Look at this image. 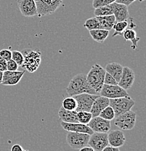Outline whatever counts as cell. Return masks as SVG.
Wrapping results in <instances>:
<instances>
[{"instance_id":"cell-1","label":"cell","mask_w":146,"mask_h":151,"mask_svg":"<svg viewBox=\"0 0 146 151\" xmlns=\"http://www.w3.org/2000/svg\"><path fill=\"white\" fill-rule=\"evenodd\" d=\"M82 93L99 95L87 83V75L78 73L74 76L69 82L66 89V94L69 97H73Z\"/></svg>"},{"instance_id":"cell-13","label":"cell","mask_w":146,"mask_h":151,"mask_svg":"<svg viewBox=\"0 0 146 151\" xmlns=\"http://www.w3.org/2000/svg\"><path fill=\"white\" fill-rule=\"evenodd\" d=\"M135 79V75L134 71L130 68L125 66L123 67L122 76L118 82V85L125 90H128L132 87Z\"/></svg>"},{"instance_id":"cell-19","label":"cell","mask_w":146,"mask_h":151,"mask_svg":"<svg viewBox=\"0 0 146 151\" xmlns=\"http://www.w3.org/2000/svg\"><path fill=\"white\" fill-rule=\"evenodd\" d=\"M58 116L61 122L65 123H78L77 112L76 111H67L63 107L60 108Z\"/></svg>"},{"instance_id":"cell-2","label":"cell","mask_w":146,"mask_h":151,"mask_svg":"<svg viewBox=\"0 0 146 151\" xmlns=\"http://www.w3.org/2000/svg\"><path fill=\"white\" fill-rule=\"evenodd\" d=\"M105 74V68L99 64H95L92 66L87 75V83L98 94L104 84Z\"/></svg>"},{"instance_id":"cell-31","label":"cell","mask_w":146,"mask_h":151,"mask_svg":"<svg viewBox=\"0 0 146 151\" xmlns=\"http://www.w3.org/2000/svg\"><path fill=\"white\" fill-rule=\"evenodd\" d=\"M116 0H93L92 1V7L94 8H97L103 6H107L112 3L115 2Z\"/></svg>"},{"instance_id":"cell-30","label":"cell","mask_w":146,"mask_h":151,"mask_svg":"<svg viewBox=\"0 0 146 151\" xmlns=\"http://www.w3.org/2000/svg\"><path fill=\"white\" fill-rule=\"evenodd\" d=\"M12 60L15 61L18 66H21L23 63V55L21 52L14 50L12 52Z\"/></svg>"},{"instance_id":"cell-26","label":"cell","mask_w":146,"mask_h":151,"mask_svg":"<svg viewBox=\"0 0 146 151\" xmlns=\"http://www.w3.org/2000/svg\"><path fill=\"white\" fill-rule=\"evenodd\" d=\"M84 27L89 30V31L92 30L100 29V24L96 17H92L86 20L84 24Z\"/></svg>"},{"instance_id":"cell-42","label":"cell","mask_w":146,"mask_h":151,"mask_svg":"<svg viewBox=\"0 0 146 151\" xmlns=\"http://www.w3.org/2000/svg\"><path fill=\"white\" fill-rule=\"evenodd\" d=\"M131 1H132L133 2H134V1H136V0H131ZM139 1H144V0H139Z\"/></svg>"},{"instance_id":"cell-25","label":"cell","mask_w":146,"mask_h":151,"mask_svg":"<svg viewBox=\"0 0 146 151\" xmlns=\"http://www.w3.org/2000/svg\"><path fill=\"white\" fill-rule=\"evenodd\" d=\"M95 15L96 17L100 16H107V15H113L112 8H111V4L107 6H103V7H97L95 9Z\"/></svg>"},{"instance_id":"cell-5","label":"cell","mask_w":146,"mask_h":151,"mask_svg":"<svg viewBox=\"0 0 146 151\" xmlns=\"http://www.w3.org/2000/svg\"><path fill=\"white\" fill-rule=\"evenodd\" d=\"M134 101L130 97H120L117 99H110V106L113 108L115 118L119 115L131 111L132 108L134 105Z\"/></svg>"},{"instance_id":"cell-11","label":"cell","mask_w":146,"mask_h":151,"mask_svg":"<svg viewBox=\"0 0 146 151\" xmlns=\"http://www.w3.org/2000/svg\"><path fill=\"white\" fill-rule=\"evenodd\" d=\"M87 125L93 132L108 133L111 130V122L106 120L100 116L92 117Z\"/></svg>"},{"instance_id":"cell-18","label":"cell","mask_w":146,"mask_h":151,"mask_svg":"<svg viewBox=\"0 0 146 151\" xmlns=\"http://www.w3.org/2000/svg\"><path fill=\"white\" fill-rule=\"evenodd\" d=\"M105 70L106 73H109L117 82H119L123 71V66L118 63H111L106 65Z\"/></svg>"},{"instance_id":"cell-8","label":"cell","mask_w":146,"mask_h":151,"mask_svg":"<svg viewBox=\"0 0 146 151\" xmlns=\"http://www.w3.org/2000/svg\"><path fill=\"white\" fill-rule=\"evenodd\" d=\"M99 95L107 97L108 99H117L120 97H128L129 94L119 85L103 84Z\"/></svg>"},{"instance_id":"cell-27","label":"cell","mask_w":146,"mask_h":151,"mask_svg":"<svg viewBox=\"0 0 146 151\" xmlns=\"http://www.w3.org/2000/svg\"><path fill=\"white\" fill-rule=\"evenodd\" d=\"M92 119V116L90 112L87 111H79L77 112V120L78 123L83 124H88V123Z\"/></svg>"},{"instance_id":"cell-44","label":"cell","mask_w":146,"mask_h":151,"mask_svg":"<svg viewBox=\"0 0 146 151\" xmlns=\"http://www.w3.org/2000/svg\"><path fill=\"white\" fill-rule=\"evenodd\" d=\"M34 1H35V2H36V1H37V0H34Z\"/></svg>"},{"instance_id":"cell-10","label":"cell","mask_w":146,"mask_h":151,"mask_svg":"<svg viewBox=\"0 0 146 151\" xmlns=\"http://www.w3.org/2000/svg\"><path fill=\"white\" fill-rule=\"evenodd\" d=\"M88 145L92 147L95 151H102L108 145V133L93 132L90 135Z\"/></svg>"},{"instance_id":"cell-33","label":"cell","mask_w":146,"mask_h":151,"mask_svg":"<svg viewBox=\"0 0 146 151\" xmlns=\"http://www.w3.org/2000/svg\"><path fill=\"white\" fill-rule=\"evenodd\" d=\"M104 84L107 85H117L118 82L114 79V78L113 76H111L109 73H106L105 74V78H104Z\"/></svg>"},{"instance_id":"cell-37","label":"cell","mask_w":146,"mask_h":151,"mask_svg":"<svg viewBox=\"0 0 146 151\" xmlns=\"http://www.w3.org/2000/svg\"><path fill=\"white\" fill-rule=\"evenodd\" d=\"M115 2L119 3V4H124V5H126L128 7V6H129L130 4H132L133 1H131V0H116Z\"/></svg>"},{"instance_id":"cell-7","label":"cell","mask_w":146,"mask_h":151,"mask_svg":"<svg viewBox=\"0 0 146 151\" xmlns=\"http://www.w3.org/2000/svg\"><path fill=\"white\" fill-rule=\"evenodd\" d=\"M136 113L132 111L119 115L115 118L114 124L122 130H132L134 127L136 123Z\"/></svg>"},{"instance_id":"cell-21","label":"cell","mask_w":146,"mask_h":151,"mask_svg":"<svg viewBox=\"0 0 146 151\" xmlns=\"http://www.w3.org/2000/svg\"><path fill=\"white\" fill-rule=\"evenodd\" d=\"M122 37L126 41H130L132 42V50H136L137 47V43L140 40V38L137 37V33L132 28L126 29L123 32Z\"/></svg>"},{"instance_id":"cell-20","label":"cell","mask_w":146,"mask_h":151,"mask_svg":"<svg viewBox=\"0 0 146 151\" xmlns=\"http://www.w3.org/2000/svg\"><path fill=\"white\" fill-rule=\"evenodd\" d=\"M96 17V16H95ZM100 24V29H105L110 31L114 27L116 23L115 17L114 15H107V16L96 17Z\"/></svg>"},{"instance_id":"cell-17","label":"cell","mask_w":146,"mask_h":151,"mask_svg":"<svg viewBox=\"0 0 146 151\" xmlns=\"http://www.w3.org/2000/svg\"><path fill=\"white\" fill-rule=\"evenodd\" d=\"M109 105L110 99L99 95L98 97L95 99V100L94 101L89 112L92 114V117L99 116L101 111L104 110L106 107L109 106Z\"/></svg>"},{"instance_id":"cell-32","label":"cell","mask_w":146,"mask_h":151,"mask_svg":"<svg viewBox=\"0 0 146 151\" xmlns=\"http://www.w3.org/2000/svg\"><path fill=\"white\" fill-rule=\"evenodd\" d=\"M24 70H22V71H10V70H4L3 72V79H2V83L6 81L7 80H8L9 78H12V76H17V75H19L20 73H22Z\"/></svg>"},{"instance_id":"cell-38","label":"cell","mask_w":146,"mask_h":151,"mask_svg":"<svg viewBox=\"0 0 146 151\" xmlns=\"http://www.w3.org/2000/svg\"><path fill=\"white\" fill-rule=\"evenodd\" d=\"M10 150L11 151H23L24 150V149H23V147H22L21 145H20L15 144L12 146Z\"/></svg>"},{"instance_id":"cell-16","label":"cell","mask_w":146,"mask_h":151,"mask_svg":"<svg viewBox=\"0 0 146 151\" xmlns=\"http://www.w3.org/2000/svg\"><path fill=\"white\" fill-rule=\"evenodd\" d=\"M108 145L119 148L124 145L126 138L123 132L120 130H112L108 132Z\"/></svg>"},{"instance_id":"cell-43","label":"cell","mask_w":146,"mask_h":151,"mask_svg":"<svg viewBox=\"0 0 146 151\" xmlns=\"http://www.w3.org/2000/svg\"><path fill=\"white\" fill-rule=\"evenodd\" d=\"M23 151H29V150H24Z\"/></svg>"},{"instance_id":"cell-36","label":"cell","mask_w":146,"mask_h":151,"mask_svg":"<svg viewBox=\"0 0 146 151\" xmlns=\"http://www.w3.org/2000/svg\"><path fill=\"white\" fill-rule=\"evenodd\" d=\"M7 70V61L0 56V71L4 72Z\"/></svg>"},{"instance_id":"cell-34","label":"cell","mask_w":146,"mask_h":151,"mask_svg":"<svg viewBox=\"0 0 146 151\" xmlns=\"http://www.w3.org/2000/svg\"><path fill=\"white\" fill-rule=\"evenodd\" d=\"M0 56L3 59L5 60L6 61L10 60L12 59V51H10V50H7V49L1 50L0 51Z\"/></svg>"},{"instance_id":"cell-40","label":"cell","mask_w":146,"mask_h":151,"mask_svg":"<svg viewBox=\"0 0 146 151\" xmlns=\"http://www.w3.org/2000/svg\"><path fill=\"white\" fill-rule=\"evenodd\" d=\"M79 151H95V150H94V149L92 148V147H91L90 146L87 145V146H85V147H82V148L80 149Z\"/></svg>"},{"instance_id":"cell-29","label":"cell","mask_w":146,"mask_h":151,"mask_svg":"<svg viewBox=\"0 0 146 151\" xmlns=\"http://www.w3.org/2000/svg\"><path fill=\"white\" fill-rule=\"evenodd\" d=\"M24 73H25V70L23 72V73H20V74L14 76H12V78H9L8 80H7V81H4V82L1 83V84L3 85H7V86H14V85L18 84V83L20 82V80H21V78H23Z\"/></svg>"},{"instance_id":"cell-3","label":"cell","mask_w":146,"mask_h":151,"mask_svg":"<svg viewBox=\"0 0 146 151\" xmlns=\"http://www.w3.org/2000/svg\"><path fill=\"white\" fill-rule=\"evenodd\" d=\"M23 63L21 67L29 73H34L38 69L42 62V53L39 50H25L21 52Z\"/></svg>"},{"instance_id":"cell-41","label":"cell","mask_w":146,"mask_h":151,"mask_svg":"<svg viewBox=\"0 0 146 151\" xmlns=\"http://www.w3.org/2000/svg\"><path fill=\"white\" fill-rule=\"evenodd\" d=\"M2 79H3V72L0 71V84L2 83Z\"/></svg>"},{"instance_id":"cell-35","label":"cell","mask_w":146,"mask_h":151,"mask_svg":"<svg viewBox=\"0 0 146 151\" xmlns=\"http://www.w3.org/2000/svg\"><path fill=\"white\" fill-rule=\"evenodd\" d=\"M18 69V65L12 60V59L10 60L7 61V70H10V71H17Z\"/></svg>"},{"instance_id":"cell-28","label":"cell","mask_w":146,"mask_h":151,"mask_svg":"<svg viewBox=\"0 0 146 151\" xmlns=\"http://www.w3.org/2000/svg\"><path fill=\"white\" fill-rule=\"evenodd\" d=\"M99 116L103 118V119H106V120L111 122V120L115 119V113H114L113 108L109 105V106L106 107L104 110H103L101 111V113H100Z\"/></svg>"},{"instance_id":"cell-9","label":"cell","mask_w":146,"mask_h":151,"mask_svg":"<svg viewBox=\"0 0 146 151\" xmlns=\"http://www.w3.org/2000/svg\"><path fill=\"white\" fill-rule=\"evenodd\" d=\"M99 95L95 94H90L87 93H82L73 96V98L76 100L77 103V108H76V112L79 111H90L92 105L93 104L95 99L98 97Z\"/></svg>"},{"instance_id":"cell-22","label":"cell","mask_w":146,"mask_h":151,"mask_svg":"<svg viewBox=\"0 0 146 151\" xmlns=\"http://www.w3.org/2000/svg\"><path fill=\"white\" fill-rule=\"evenodd\" d=\"M92 39L98 43H103L109 36V31L105 29H95L89 31Z\"/></svg>"},{"instance_id":"cell-24","label":"cell","mask_w":146,"mask_h":151,"mask_svg":"<svg viewBox=\"0 0 146 151\" xmlns=\"http://www.w3.org/2000/svg\"><path fill=\"white\" fill-rule=\"evenodd\" d=\"M129 23L126 21H122V22H117L114 24V27L113 28L114 29L115 32H114V35H113V37H116V36H122L123 34V32L127 29V28L128 27Z\"/></svg>"},{"instance_id":"cell-12","label":"cell","mask_w":146,"mask_h":151,"mask_svg":"<svg viewBox=\"0 0 146 151\" xmlns=\"http://www.w3.org/2000/svg\"><path fill=\"white\" fill-rule=\"evenodd\" d=\"M18 8L22 15L26 18L37 15V6L34 0H17Z\"/></svg>"},{"instance_id":"cell-39","label":"cell","mask_w":146,"mask_h":151,"mask_svg":"<svg viewBox=\"0 0 146 151\" xmlns=\"http://www.w3.org/2000/svg\"><path fill=\"white\" fill-rule=\"evenodd\" d=\"M102 151H120L119 147H112L111 145H108L105 147Z\"/></svg>"},{"instance_id":"cell-15","label":"cell","mask_w":146,"mask_h":151,"mask_svg":"<svg viewBox=\"0 0 146 151\" xmlns=\"http://www.w3.org/2000/svg\"><path fill=\"white\" fill-rule=\"evenodd\" d=\"M60 124L63 129L67 132L84 133L89 135L93 134L92 130L89 128L87 124H83L81 123H65L63 122H61Z\"/></svg>"},{"instance_id":"cell-23","label":"cell","mask_w":146,"mask_h":151,"mask_svg":"<svg viewBox=\"0 0 146 151\" xmlns=\"http://www.w3.org/2000/svg\"><path fill=\"white\" fill-rule=\"evenodd\" d=\"M62 107L67 111H76L77 108V103L73 97H65L63 100Z\"/></svg>"},{"instance_id":"cell-4","label":"cell","mask_w":146,"mask_h":151,"mask_svg":"<svg viewBox=\"0 0 146 151\" xmlns=\"http://www.w3.org/2000/svg\"><path fill=\"white\" fill-rule=\"evenodd\" d=\"M63 0H37L36 1L37 16L41 17L52 15L60 7Z\"/></svg>"},{"instance_id":"cell-6","label":"cell","mask_w":146,"mask_h":151,"mask_svg":"<svg viewBox=\"0 0 146 151\" xmlns=\"http://www.w3.org/2000/svg\"><path fill=\"white\" fill-rule=\"evenodd\" d=\"M90 135L88 134L68 132L66 135V142L73 150H80L88 145Z\"/></svg>"},{"instance_id":"cell-14","label":"cell","mask_w":146,"mask_h":151,"mask_svg":"<svg viewBox=\"0 0 146 151\" xmlns=\"http://www.w3.org/2000/svg\"><path fill=\"white\" fill-rule=\"evenodd\" d=\"M112 8L113 15L115 17L116 23L117 22L126 21L129 18L128 7L124 4H119V3L114 2L111 4Z\"/></svg>"}]
</instances>
